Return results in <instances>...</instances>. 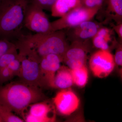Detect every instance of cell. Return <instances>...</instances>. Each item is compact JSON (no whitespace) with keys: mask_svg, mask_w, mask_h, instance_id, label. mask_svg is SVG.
Segmentation results:
<instances>
[{"mask_svg":"<svg viewBox=\"0 0 122 122\" xmlns=\"http://www.w3.org/2000/svg\"><path fill=\"white\" fill-rule=\"evenodd\" d=\"M44 96L39 87L22 82L0 86V104L22 115L29 106L42 100Z\"/></svg>","mask_w":122,"mask_h":122,"instance_id":"6da1fadb","label":"cell"},{"mask_svg":"<svg viewBox=\"0 0 122 122\" xmlns=\"http://www.w3.org/2000/svg\"><path fill=\"white\" fill-rule=\"evenodd\" d=\"M31 0H0V39L19 38Z\"/></svg>","mask_w":122,"mask_h":122,"instance_id":"7a4b0ae2","label":"cell"},{"mask_svg":"<svg viewBox=\"0 0 122 122\" xmlns=\"http://www.w3.org/2000/svg\"><path fill=\"white\" fill-rule=\"evenodd\" d=\"M18 39L17 43L33 50L41 58L50 54L57 55L62 58L69 45L64 30L22 34Z\"/></svg>","mask_w":122,"mask_h":122,"instance_id":"3957f363","label":"cell"},{"mask_svg":"<svg viewBox=\"0 0 122 122\" xmlns=\"http://www.w3.org/2000/svg\"><path fill=\"white\" fill-rule=\"evenodd\" d=\"M16 45L21 62L18 76L22 82L28 85L41 86L39 73L41 58L35 51L27 46L18 43Z\"/></svg>","mask_w":122,"mask_h":122,"instance_id":"277c9868","label":"cell"},{"mask_svg":"<svg viewBox=\"0 0 122 122\" xmlns=\"http://www.w3.org/2000/svg\"><path fill=\"white\" fill-rule=\"evenodd\" d=\"M99 7L88 8L81 6L73 10L59 19L51 22L53 31L65 30L91 20L98 13Z\"/></svg>","mask_w":122,"mask_h":122,"instance_id":"5b68a950","label":"cell"},{"mask_svg":"<svg viewBox=\"0 0 122 122\" xmlns=\"http://www.w3.org/2000/svg\"><path fill=\"white\" fill-rule=\"evenodd\" d=\"M43 10L30 2L26 9L24 26L36 33L53 32L51 22Z\"/></svg>","mask_w":122,"mask_h":122,"instance_id":"8992f818","label":"cell"},{"mask_svg":"<svg viewBox=\"0 0 122 122\" xmlns=\"http://www.w3.org/2000/svg\"><path fill=\"white\" fill-rule=\"evenodd\" d=\"M91 48L89 40L71 42L62 57V62L71 69L86 65Z\"/></svg>","mask_w":122,"mask_h":122,"instance_id":"52a82bcc","label":"cell"},{"mask_svg":"<svg viewBox=\"0 0 122 122\" xmlns=\"http://www.w3.org/2000/svg\"><path fill=\"white\" fill-rule=\"evenodd\" d=\"M89 66L95 77L101 78L106 77L115 67L114 56L110 51L98 50L92 55Z\"/></svg>","mask_w":122,"mask_h":122,"instance_id":"ba28073f","label":"cell"},{"mask_svg":"<svg viewBox=\"0 0 122 122\" xmlns=\"http://www.w3.org/2000/svg\"><path fill=\"white\" fill-rule=\"evenodd\" d=\"M62 62V57L56 54H49L41 58L39 63L41 86L54 88L55 77Z\"/></svg>","mask_w":122,"mask_h":122,"instance_id":"9c48e42d","label":"cell"},{"mask_svg":"<svg viewBox=\"0 0 122 122\" xmlns=\"http://www.w3.org/2000/svg\"><path fill=\"white\" fill-rule=\"evenodd\" d=\"M56 110L61 115L68 116L77 110L80 104L78 96L70 88L61 90L53 99Z\"/></svg>","mask_w":122,"mask_h":122,"instance_id":"30bf717a","label":"cell"},{"mask_svg":"<svg viewBox=\"0 0 122 122\" xmlns=\"http://www.w3.org/2000/svg\"><path fill=\"white\" fill-rule=\"evenodd\" d=\"M28 113L24 116L27 122H53L56 119V109L53 104L47 102H37L29 106Z\"/></svg>","mask_w":122,"mask_h":122,"instance_id":"8fae6325","label":"cell"},{"mask_svg":"<svg viewBox=\"0 0 122 122\" xmlns=\"http://www.w3.org/2000/svg\"><path fill=\"white\" fill-rule=\"evenodd\" d=\"M100 27L98 24L90 20L64 30H66L65 32L68 40L71 42L84 41L92 39Z\"/></svg>","mask_w":122,"mask_h":122,"instance_id":"7c38bea8","label":"cell"},{"mask_svg":"<svg viewBox=\"0 0 122 122\" xmlns=\"http://www.w3.org/2000/svg\"><path fill=\"white\" fill-rule=\"evenodd\" d=\"M93 45L98 50H109L117 46L118 42L116 39L113 29L101 26L92 38Z\"/></svg>","mask_w":122,"mask_h":122,"instance_id":"4fadbf2b","label":"cell"},{"mask_svg":"<svg viewBox=\"0 0 122 122\" xmlns=\"http://www.w3.org/2000/svg\"><path fill=\"white\" fill-rule=\"evenodd\" d=\"M82 6L81 0H57L51 7V15L61 17L74 9Z\"/></svg>","mask_w":122,"mask_h":122,"instance_id":"5bb4252c","label":"cell"},{"mask_svg":"<svg viewBox=\"0 0 122 122\" xmlns=\"http://www.w3.org/2000/svg\"><path fill=\"white\" fill-rule=\"evenodd\" d=\"M54 83V88H70L74 85L71 69L66 66L61 65L56 73Z\"/></svg>","mask_w":122,"mask_h":122,"instance_id":"9a60e30c","label":"cell"},{"mask_svg":"<svg viewBox=\"0 0 122 122\" xmlns=\"http://www.w3.org/2000/svg\"><path fill=\"white\" fill-rule=\"evenodd\" d=\"M107 7L106 20H114L116 24L122 23V0H105Z\"/></svg>","mask_w":122,"mask_h":122,"instance_id":"2e32d148","label":"cell"},{"mask_svg":"<svg viewBox=\"0 0 122 122\" xmlns=\"http://www.w3.org/2000/svg\"><path fill=\"white\" fill-rule=\"evenodd\" d=\"M20 66V60L18 55L16 59L0 71V83L8 81L15 76H18Z\"/></svg>","mask_w":122,"mask_h":122,"instance_id":"e0dca14e","label":"cell"},{"mask_svg":"<svg viewBox=\"0 0 122 122\" xmlns=\"http://www.w3.org/2000/svg\"><path fill=\"white\" fill-rule=\"evenodd\" d=\"M71 70L74 85L80 88L86 86L89 79V72L86 65Z\"/></svg>","mask_w":122,"mask_h":122,"instance_id":"ac0fdd59","label":"cell"},{"mask_svg":"<svg viewBox=\"0 0 122 122\" xmlns=\"http://www.w3.org/2000/svg\"><path fill=\"white\" fill-rule=\"evenodd\" d=\"M18 55V51L15 44L0 58V71L5 68L16 59Z\"/></svg>","mask_w":122,"mask_h":122,"instance_id":"d6986e66","label":"cell"},{"mask_svg":"<svg viewBox=\"0 0 122 122\" xmlns=\"http://www.w3.org/2000/svg\"><path fill=\"white\" fill-rule=\"evenodd\" d=\"M0 117L3 122H24L23 119L15 115L7 107L0 104Z\"/></svg>","mask_w":122,"mask_h":122,"instance_id":"ffe728a7","label":"cell"},{"mask_svg":"<svg viewBox=\"0 0 122 122\" xmlns=\"http://www.w3.org/2000/svg\"><path fill=\"white\" fill-rule=\"evenodd\" d=\"M117 49L116 50L115 54L114 56V60L115 66H117L120 72L122 73V47L121 42L118 44L116 46Z\"/></svg>","mask_w":122,"mask_h":122,"instance_id":"44dd1931","label":"cell"},{"mask_svg":"<svg viewBox=\"0 0 122 122\" xmlns=\"http://www.w3.org/2000/svg\"><path fill=\"white\" fill-rule=\"evenodd\" d=\"M105 0H82V6L88 8L99 7L101 8Z\"/></svg>","mask_w":122,"mask_h":122,"instance_id":"7402d4cb","label":"cell"},{"mask_svg":"<svg viewBox=\"0 0 122 122\" xmlns=\"http://www.w3.org/2000/svg\"><path fill=\"white\" fill-rule=\"evenodd\" d=\"M15 44L6 39H0V58Z\"/></svg>","mask_w":122,"mask_h":122,"instance_id":"603a6c76","label":"cell"},{"mask_svg":"<svg viewBox=\"0 0 122 122\" xmlns=\"http://www.w3.org/2000/svg\"><path fill=\"white\" fill-rule=\"evenodd\" d=\"M49 1V0H31L30 2L44 10L50 9Z\"/></svg>","mask_w":122,"mask_h":122,"instance_id":"cb8c5ba5","label":"cell"},{"mask_svg":"<svg viewBox=\"0 0 122 122\" xmlns=\"http://www.w3.org/2000/svg\"><path fill=\"white\" fill-rule=\"evenodd\" d=\"M111 26L112 29L115 31V32L117 34L118 37L120 39L121 42V40H122V23L118 24H111Z\"/></svg>","mask_w":122,"mask_h":122,"instance_id":"d4e9b609","label":"cell"},{"mask_svg":"<svg viewBox=\"0 0 122 122\" xmlns=\"http://www.w3.org/2000/svg\"><path fill=\"white\" fill-rule=\"evenodd\" d=\"M56 0H49V5L50 8V10L51 7Z\"/></svg>","mask_w":122,"mask_h":122,"instance_id":"484cf974","label":"cell"},{"mask_svg":"<svg viewBox=\"0 0 122 122\" xmlns=\"http://www.w3.org/2000/svg\"><path fill=\"white\" fill-rule=\"evenodd\" d=\"M0 122H3V121H2V120L0 117Z\"/></svg>","mask_w":122,"mask_h":122,"instance_id":"4316f807","label":"cell"},{"mask_svg":"<svg viewBox=\"0 0 122 122\" xmlns=\"http://www.w3.org/2000/svg\"></svg>","mask_w":122,"mask_h":122,"instance_id":"83f0119b","label":"cell"},{"mask_svg":"<svg viewBox=\"0 0 122 122\" xmlns=\"http://www.w3.org/2000/svg\"></svg>","mask_w":122,"mask_h":122,"instance_id":"f1b7e54d","label":"cell"}]
</instances>
